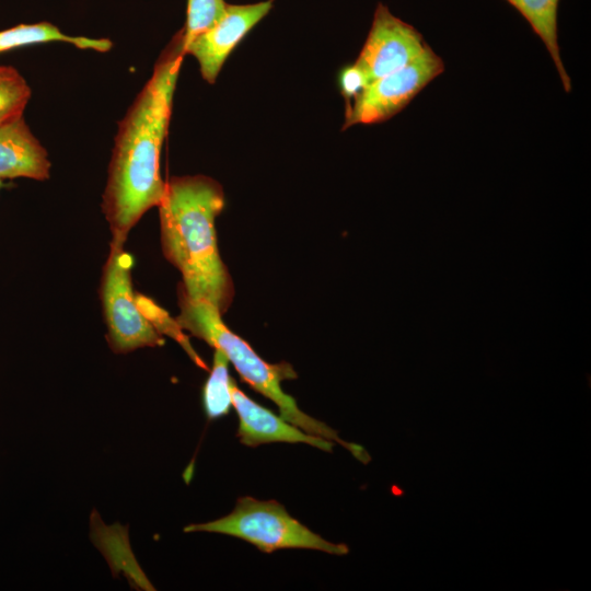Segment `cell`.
I'll return each mask as SVG.
<instances>
[{"mask_svg":"<svg viewBox=\"0 0 591 591\" xmlns=\"http://www.w3.org/2000/svg\"><path fill=\"white\" fill-rule=\"evenodd\" d=\"M228 364L224 354L215 349L210 374L202 391L205 413L210 420L227 415L232 406Z\"/></svg>","mask_w":591,"mask_h":591,"instance_id":"cell-13","label":"cell"},{"mask_svg":"<svg viewBox=\"0 0 591 591\" xmlns=\"http://www.w3.org/2000/svg\"><path fill=\"white\" fill-rule=\"evenodd\" d=\"M227 5L224 0H187L186 23L179 33L182 49L215 26L224 14Z\"/></svg>","mask_w":591,"mask_h":591,"instance_id":"cell-15","label":"cell"},{"mask_svg":"<svg viewBox=\"0 0 591 591\" xmlns=\"http://www.w3.org/2000/svg\"><path fill=\"white\" fill-rule=\"evenodd\" d=\"M48 42L69 43L80 49H92L100 53L108 51L112 48V42L107 38L100 39L67 35L49 22L20 24L0 31V53L26 45Z\"/></svg>","mask_w":591,"mask_h":591,"instance_id":"cell-12","label":"cell"},{"mask_svg":"<svg viewBox=\"0 0 591 591\" xmlns=\"http://www.w3.org/2000/svg\"><path fill=\"white\" fill-rule=\"evenodd\" d=\"M443 71V60L427 45L415 60L362 90L346 109L344 129L392 118Z\"/></svg>","mask_w":591,"mask_h":591,"instance_id":"cell-6","label":"cell"},{"mask_svg":"<svg viewBox=\"0 0 591 591\" xmlns=\"http://www.w3.org/2000/svg\"><path fill=\"white\" fill-rule=\"evenodd\" d=\"M340 86L341 93L347 101L348 106L367 86V82L362 72L356 67L355 63L346 67L341 71Z\"/></svg>","mask_w":591,"mask_h":591,"instance_id":"cell-17","label":"cell"},{"mask_svg":"<svg viewBox=\"0 0 591 591\" xmlns=\"http://www.w3.org/2000/svg\"><path fill=\"white\" fill-rule=\"evenodd\" d=\"M273 0L252 4H228L215 26L196 37L183 50L196 58L201 77L212 84L243 37L271 10Z\"/></svg>","mask_w":591,"mask_h":591,"instance_id":"cell-8","label":"cell"},{"mask_svg":"<svg viewBox=\"0 0 591 591\" xmlns=\"http://www.w3.org/2000/svg\"><path fill=\"white\" fill-rule=\"evenodd\" d=\"M183 56L178 33L118 123L101 205L111 241L125 244L132 227L163 198L166 182L160 175V155Z\"/></svg>","mask_w":591,"mask_h":591,"instance_id":"cell-1","label":"cell"},{"mask_svg":"<svg viewBox=\"0 0 591 591\" xmlns=\"http://www.w3.org/2000/svg\"><path fill=\"white\" fill-rule=\"evenodd\" d=\"M2 186H3V182H2V179L0 178V189L2 188Z\"/></svg>","mask_w":591,"mask_h":591,"instance_id":"cell-18","label":"cell"},{"mask_svg":"<svg viewBox=\"0 0 591 591\" xmlns=\"http://www.w3.org/2000/svg\"><path fill=\"white\" fill-rule=\"evenodd\" d=\"M31 95L28 83L14 67L0 66V126L23 116Z\"/></svg>","mask_w":591,"mask_h":591,"instance_id":"cell-14","label":"cell"},{"mask_svg":"<svg viewBox=\"0 0 591 591\" xmlns=\"http://www.w3.org/2000/svg\"><path fill=\"white\" fill-rule=\"evenodd\" d=\"M428 44L410 24L379 3L362 49L355 61L367 85L415 60Z\"/></svg>","mask_w":591,"mask_h":591,"instance_id":"cell-7","label":"cell"},{"mask_svg":"<svg viewBox=\"0 0 591 591\" xmlns=\"http://www.w3.org/2000/svg\"><path fill=\"white\" fill-rule=\"evenodd\" d=\"M135 298L141 313L161 335L164 334L175 339L195 362V364L201 369L208 370L207 364L194 350L188 338L182 332L183 329L181 326L175 320L169 316L166 311L143 294L135 293Z\"/></svg>","mask_w":591,"mask_h":591,"instance_id":"cell-16","label":"cell"},{"mask_svg":"<svg viewBox=\"0 0 591 591\" xmlns=\"http://www.w3.org/2000/svg\"><path fill=\"white\" fill-rule=\"evenodd\" d=\"M48 152L33 135L23 116L0 126V178L46 181L50 175Z\"/></svg>","mask_w":591,"mask_h":591,"instance_id":"cell-10","label":"cell"},{"mask_svg":"<svg viewBox=\"0 0 591 591\" xmlns=\"http://www.w3.org/2000/svg\"><path fill=\"white\" fill-rule=\"evenodd\" d=\"M184 532L234 536L267 554L286 548L314 549L338 556L349 553L346 544L329 542L311 531L278 501L253 497L239 498L231 513L213 521L188 524Z\"/></svg>","mask_w":591,"mask_h":591,"instance_id":"cell-4","label":"cell"},{"mask_svg":"<svg viewBox=\"0 0 591 591\" xmlns=\"http://www.w3.org/2000/svg\"><path fill=\"white\" fill-rule=\"evenodd\" d=\"M221 185L205 175L172 177L160 201L161 246L181 273L179 289L211 303L223 315L234 298V285L222 262L216 219L224 208Z\"/></svg>","mask_w":591,"mask_h":591,"instance_id":"cell-2","label":"cell"},{"mask_svg":"<svg viewBox=\"0 0 591 591\" xmlns=\"http://www.w3.org/2000/svg\"><path fill=\"white\" fill-rule=\"evenodd\" d=\"M230 393L232 406L239 418L236 437L242 444L256 448L273 442L305 443L325 452L333 451L335 442L309 433L280 414L277 415L257 404L236 385L232 378Z\"/></svg>","mask_w":591,"mask_h":591,"instance_id":"cell-9","label":"cell"},{"mask_svg":"<svg viewBox=\"0 0 591 591\" xmlns=\"http://www.w3.org/2000/svg\"><path fill=\"white\" fill-rule=\"evenodd\" d=\"M179 314L175 321L182 329L205 340L224 354L237 373L251 387L279 408V414L302 430L340 444L362 464L371 460L369 452L358 443L343 440L325 422L311 417L299 408L297 401L281 389L283 380L297 378L289 363H268L241 337L222 322V315L208 301L192 299L178 288Z\"/></svg>","mask_w":591,"mask_h":591,"instance_id":"cell-3","label":"cell"},{"mask_svg":"<svg viewBox=\"0 0 591 591\" xmlns=\"http://www.w3.org/2000/svg\"><path fill=\"white\" fill-rule=\"evenodd\" d=\"M132 258L124 243L111 241L104 264L100 299L107 326V341L117 354L164 344L162 335L139 310L132 291Z\"/></svg>","mask_w":591,"mask_h":591,"instance_id":"cell-5","label":"cell"},{"mask_svg":"<svg viewBox=\"0 0 591 591\" xmlns=\"http://www.w3.org/2000/svg\"><path fill=\"white\" fill-rule=\"evenodd\" d=\"M531 25L544 43L558 71L565 92H571V79L560 57L557 34V13L560 0H506Z\"/></svg>","mask_w":591,"mask_h":591,"instance_id":"cell-11","label":"cell"}]
</instances>
